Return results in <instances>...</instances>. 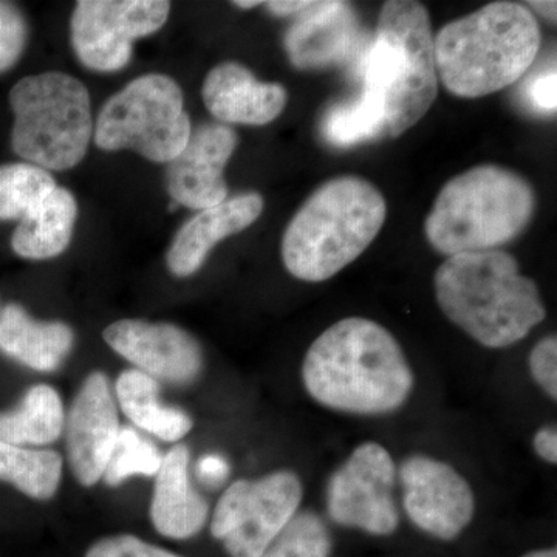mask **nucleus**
I'll return each instance as SVG.
<instances>
[{
  "label": "nucleus",
  "mask_w": 557,
  "mask_h": 557,
  "mask_svg": "<svg viewBox=\"0 0 557 557\" xmlns=\"http://www.w3.org/2000/svg\"><path fill=\"white\" fill-rule=\"evenodd\" d=\"M314 401L351 416H386L408 401L412 369L387 329L366 318H346L314 339L302 364Z\"/></svg>",
  "instance_id": "obj_1"
},
{
  "label": "nucleus",
  "mask_w": 557,
  "mask_h": 557,
  "mask_svg": "<svg viewBox=\"0 0 557 557\" xmlns=\"http://www.w3.org/2000/svg\"><path fill=\"white\" fill-rule=\"evenodd\" d=\"M434 284L443 313L485 347L515 346L547 314L537 285L498 249L450 256Z\"/></svg>",
  "instance_id": "obj_2"
},
{
  "label": "nucleus",
  "mask_w": 557,
  "mask_h": 557,
  "mask_svg": "<svg viewBox=\"0 0 557 557\" xmlns=\"http://www.w3.org/2000/svg\"><path fill=\"white\" fill-rule=\"evenodd\" d=\"M542 33L530 9L493 2L449 22L434 38L438 81L460 98L511 86L536 61Z\"/></svg>",
  "instance_id": "obj_3"
},
{
  "label": "nucleus",
  "mask_w": 557,
  "mask_h": 557,
  "mask_svg": "<svg viewBox=\"0 0 557 557\" xmlns=\"http://www.w3.org/2000/svg\"><path fill=\"white\" fill-rule=\"evenodd\" d=\"M387 203L368 180L338 177L319 186L292 219L282 259L293 276L324 282L370 247L386 222Z\"/></svg>",
  "instance_id": "obj_4"
},
{
  "label": "nucleus",
  "mask_w": 557,
  "mask_h": 557,
  "mask_svg": "<svg viewBox=\"0 0 557 557\" xmlns=\"http://www.w3.org/2000/svg\"><path fill=\"white\" fill-rule=\"evenodd\" d=\"M536 194L507 168L485 164L450 178L429 212V244L446 256L493 251L525 231Z\"/></svg>",
  "instance_id": "obj_5"
},
{
  "label": "nucleus",
  "mask_w": 557,
  "mask_h": 557,
  "mask_svg": "<svg viewBox=\"0 0 557 557\" xmlns=\"http://www.w3.org/2000/svg\"><path fill=\"white\" fill-rule=\"evenodd\" d=\"M10 106L17 156L51 171L81 163L91 137L90 97L81 81L61 72L27 76L11 89Z\"/></svg>",
  "instance_id": "obj_6"
},
{
  "label": "nucleus",
  "mask_w": 557,
  "mask_h": 557,
  "mask_svg": "<svg viewBox=\"0 0 557 557\" xmlns=\"http://www.w3.org/2000/svg\"><path fill=\"white\" fill-rule=\"evenodd\" d=\"M190 132L178 84L170 76L146 75L106 102L95 143L104 150L132 149L156 163H170L185 149Z\"/></svg>",
  "instance_id": "obj_7"
},
{
  "label": "nucleus",
  "mask_w": 557,
  "mask_h": 557,
  "mask_svg": "<svg viewBox=\"0 0 557 557\" xmlns=\"http://www.w3.org/2000/svg\"><path fill=\"white\" fill-rule=\"evenodd\" d=\"M302 496V483L292 471L237 480L218 502L211 534L230 557H260L298 515Z\"/></svg>",
  "instance_id": "obj_8"
},
{
  "label": "nucleus",
  "mask_w": 557,
  "mask_h": 557,
  "mask_svg": "<svg viewBox=\"0 0 557 557\" xmlns=\"http://www.w3.org/2000/svg\"><path fill=\"white\" fill-rule=\"evenodd\" d=\"M170 11L163 0H81L72 16L73 49L86 67L116 72L129 64L134 40L159 32Z\"/></svg>",
  "instance_id": "obj_9"
},
{
  "label": "nucleus",
  "mask_w": 557,
  "mask_h": 557,
  "mask_svg": "<svg viewBox=\"0 0 557 557\" xmlns=\"http://www.w3.org/2000/svg\"><path fill=\"white\" fill-rule=\"evenodd\" d=\"M379 21L401 50V81L387 104V137L397 138L416 126L437 98L434 35L428 10L413 0L384 3Z\"/></svg>",
  "instance_id": "obj_10"
},
{
  "label": "nucleus",
  "mask_w": 557,
  "mask_h": 557,
  "mask_svg": "<svg viewBox=\"0 0 557 557\" xmlns=\"http://www.w3.org/2000/svg\"><path fill=\"white\" fill-rule=\"evenodd\" d=\"M397 467L379 443L359 445L330 479L327 511L333 522L388 536L399 525L394 491Z\"/></svg>",
  "instance_id": "obj_11"
},
{
  "label": "nucleus",
  "mask_w": 557,
  "mask_h": 557,
  "mask_svg": "<svg viewBox=\"0 0 557 557\" xmlns=\"http://www.w3.org/2000/svg\"><path fill=\"white\" fill-rule=\"evenodd\" d=\"M409 519L431 536L453 541L471 523L474 491L445 461L412 456L399 469Z\"/></svg>",
  "instance_id": "obj_12"
},
{
  "label": "nucleus",
  "mask_w": 557,
  "mask_h": 557,
  "mask_svg": "<svg viewBox=\"0 0 557 557\" xmlns=\"http://www.w3.org/2000/svg\"><path fill=\"white\" fill-rule=\"evenodd\" d=\"M102 336L113 351L153 380L188 386L203 370L200 344L177 325L121 319Z\"/></svg>",
  "instance_id": "obj_13"
},
{
  "label": "nucleus",
  "mask_w": 557,
  "mask_h": 557,
  "mask_svg": "<svg viewBox=\"0 0 557 557\" xmlns=\"http://www.w3.org/2000/svg\"><path fill=\"white\" fill-rule=\"evenodd\" d=\"M120 429L109 376L90 373L81 384L64 424L70 469L81 485L89 487L100 482Z\"/></svg>",
  "instance_id": "obj_14"
},
{
  "label": "nucleus",
  "mask_w": 557,
  "mask_h": 557,
  "mask_svg": "<svg viewBox=\"0 0 557 557\" xmlns=\"http://www.w3.org/2000/svg\"><path fill=\"white\" fill-rule=\"evenodd\" d=\"M236 148V132L222 124L190 132L185 149L168 163V190L174 203L201 211L223 203L228 196L223 171Z\"/></svg>",
  "instance_id": "obj_15"
},
{
  "label": "nucleus",
  "mask_w": 557,
  "mask_h": 557,
  "mask_svg": "<svg viewBox=\"0 0 557 557\" xmlns=\"http://www.w3.org/2000/svg\"><path fill=\"white\" fill-rule=\"evenodd\" d=\"M358 17L346 2H311L285 35L295 67L324 69L358 57Z\"/></svg>",
  "instance_id": "obj_16"
},
{
  "label": "nucleus",
  "mask_w": 557,
  "mask_h": 557,
  "mask_svg": "<svg viewBox=\"0 0 557 557\" xmlns=\"http://www.w3.org/2000/svg\"><path fill=\"white\" fill-rule=\"evenodd\" d=\"M211 115L225 123L265 126L284 112L287 90L276 83H260L236 62H225L211 70L201 89Z\"/></svg>",
  "instance_id": "obj_17"
},
{
  "label": "nucleus",
  "mask_w": 557,
  "mask_h": 557,
  "mask_svg": "<svg viewBox=\"0 0 557 557\" xmlns=\"http://www.w3.org/2000/svg\"><path fill=\"white\" fill-rule=\"evenodd\" d=\"M262 211L263 199L258 193L242 194L203 209L178 231L168 251V269L177 277L193 276L220 240L247 230Z\"/></svg>",
  "instance_id": "obj_18"
},
{
  "label": "nucleus",
  "mask_w": 557,
  "mask_h": 557,
  "mask_svg": "<svg viewBox=\"0 0 557 557\" xmlns=\"http://www.w3.org/2000/svg\"><path fill=\"white\" fill-rule=\"evenodd\" d=\"M150 500V522L157 533L174 541L197 536L209 518L207 498L189 478V449L177 443L163 457Z\"/></svg>",
  "instance_id": "obj_19"
},
{
  "label": "nucleus",
  "mask_w": 557,
  "mask_h": 557,
  "mask_svg": "<svg viewBox=\"0 0 557 557\" xmlns=\"http://www.w3.org/2000/svg\"><path fill=\"white\" fill-rule=\"evenodd\" d=\"M75 344V333L64 322L33 319L20 304L0 311V351L36 372L61 368Z\"/></svg>",
  "instance_id": "obj_20"
},
{
  "label": "nucleus",
  "mask_w": 557,
  "mask_h": 557,
  "mask_svg": "<svg viewBox=\"0 0 557 557\" xmlns=\"http://www.w3.org/2000/svg\"><path fill=\"white\" fill-rule=\"evenodd\" d=\"M76 215L75 197L67 189L57 188L21 219L11 247L24 259L57 258L72 240Z\"/></svg>",
  "instance_id": "obj_21"
},
{
  "label": "nucleus",
  "mask_w": 557,
  "mask_h": 557,
  "mask_svg": "<svg viewBox=\"0 0 557 557\" xmlns=\"http://www.w3.org/2000/svg\"><path fill=\"white\" fill-rule=\"evenodd\" d=\"M115 398L135 426L161 442H180L193 429L188 413L160 401L159 381L137 369L124 370L116 379Z\"/></svg>",
  "instance_id": "obj_22"
},
{
  "label": "nucleus",
  "mask_w": 557,
  "mask_h": 557,
  "mask_svg": "<svg viewBox=\"0 0 557 557\" xmlns=\"http://www.w3.org/2000/svg\"><path fill=\"white\" fill-rule=\"evenodd\" d=\"M64 424L60 392L49 384H36L16 408L0 412V442L25 448L49 446L61 438Z\"/></svg>",
  "instance_id": "obj_23"
},
{
  "label": "nucleus",
  "mask_w": 557,
  "mask_h": 557,
  "mask_svg": "<svg viewBox=\"0 0 557 557\" xmlns=\"http://www.w3.org/2000/svg\"><path fill=\"white\" fill-rule=\"evenodd\" d=\"M64 460L57 450L25 448L0 442V482L10 483L35 500L57 496Z\"/></svg>",
  "instance_id": "obj_24"
},
{
  "label": "nucleus",
  "mask_w": 557,
  "mask_h": 557,
  "mask_svg": "<svg viewBox=\"0 0 557 557\" xmlns=\"http://www.w3.org/2000/svg\"><path fill=\"white\" fill-rule=\"evenodd\" d=\"M322 135L330 145L350 148L359 143L386 137V100L379 91L364 89L355 100L327 110Z\"/></svg>",
  "instance_id": "obj_25"
},
{
  "label": "nucleus",
  "mask_w": 557,
  "mask_h": 557,
  "mask_svg": "<svg viewBox=\"0 0 557 557\" xmlns=\"http://www.w3.org/2000/svg\"><path fill=\"white\" fill-rule=\"evenodd\" d=\"M57 189L53 177L30 163L0 166V220L24 218Z\"/></svg>",
  "instance_id": "obj_26"
},
{
  "label": "nucleus",
  "mask_w": 557,
  "mask_h": 557,
  "mask_svg": "<svg viewBox=\"0 0 557 557\" xmlns=\"http://www.w3.org/2000/svg\"><path fill=\"white\" fill-rule=\"evenodd\" d=\"M163 457L160 449L134 428H121L102 479L115 487L135 475L156 478Z\"/></svg>",
  "instance_id": "obj_27"
},
{
  "label": "nucleus",
  "mask_w": 557,
  "mask_h": 557,
  "mask_svg": "<svg viewBox=\"0 0 557 557\" xmlns=\"http://www.w3.org/2000/svg\"><path fill=\"white\" fill-rule=\"evenodd\" d=\"M332 541L322 519L298 512L260 557H330Z\"/></svg>",
  "instance_id": "obj_28"
},
{
  "label": "nucleus",
  "mask_w": 557,
  "mask_h": 557,
  "mask_svg": "<svg viewBox=\"0 0 557 557\" xmlns=\"http://www.w3.org/2000/svg\"><path fill=\"white\" fill-rule=\"evenodd\" d=\"M27 40V25L21 11L11 3L0 2V73L20 61Z\"/></svg>",
  "instance_id": "obj_29"
},
{
  "label": "nucleus",
  "mask_w": 557,
  "mask_h": 557,
  "mask_svg": "<svg viewBox=\"0 0 557 557\" xmlns=\"http://www.w3.org/2000/svg\"><path fill=\"white\" fill-rule=\"evenodd\" d=\"M86 557H182L132 534L102 537L87 549Z\"/></svg>",
  "instance_id": "obj_30"
},
{
  "label": "nucleus",
  "mask_w": 557,
  "mask_h": 557,
  "mask_svg": "<svg viewBox=\"0 0 557 557\" xmlns=\"http://www.w3.org/2000/svg\"><path fill=\"white\" fill-rule=\"evenodd\" d=\"M530 370L534 381L547 392L548 397L557 398V341L547 336L531 350Z\"/></svg>",
  "instance_id": "obj_31"
},
{
  "label": "nucleus",
  "mask_w": 557,
  "mask_h": 557,
  "mask_svg": "<svg viewBox=\"0 0 557 557\" xmlns=\"http://www.w3.org/2000/svg\"><path fill=\"white\" fill-rule=\"evenodd\" d=\"M556 70L542 73L528 86V101L542 113L556 112Z\"/></svg>",
  "instance_id": "obj_32"
},
{
  "label": "nucleus",
  "mask_w": 557,
  "mask_h": 557,
  "mask_svg": "<svg viewBox=\"0 0 557 557\" xmlns=\"http://www.w3.org/2000/svg\"><path fill=\"white\" fill-rule=\"evenodd\" d=\"M197 478L207 486H219L228 479L230 463L219 454H208L200 458L196 468Z\"/></svg>",
  "instance_id": "obj_33"
},
{
  "label": "nucleus",
  "mask_w": 557,
  "mask_h": 557,
  "mask_svg": "<svg viewBox=\"0 0 557 557\" xmlns=\"http://www.w3.org/2000/svg\"><path fill=\"white\" fill-rule=\"evenodd\" d=\"M534 449L537 456L548 463H557V432L555 428H544L534 435Z\"/></svg>",
  "instance_id": "obj_34"
},
{
  "label": "nucleus",
  "mask_w": 557,
  "mask_h": 557,
  "mask_svg": "<svg viewBox=\"0 0 557 557\" xmlns=\"http://www.w3.org/2000/svg\"><path fill=\"white\" fill-rule=\"evenodd\" d=\"M267 9L276 16H292V14L302 13L309 9L311 2H302V0H273L265 3Z\"/></svg>",
  "instance_id": "obj_35"
},
{
  "label": "nucleus",
  "mask_w": 557,
  "mask_h": 557,
  "mask_svg": "<svg viewBox=\"0 0 557 557\" xmlns=\"http://www.w3.org/2000/svg\"><path fill=\"white\" fill-rule=\"evenodd\" d=\"M528 7H531V9L536 10L539 14H541L544 20H547L549 22H553V24H556V11H557V3L556 2H528Z\"/></svg>",
  "instance_id": "obj_36"
},
{
  "label": "nucleus",
  "mask_w": 557,
  "mask_h": 557,
  "mask_svg": "<svg viewBox=\"0 0 557 557\" xmlns=\"http://www.w3.org/2000/svg\"><path fill=\"white\" fill-rule=\"evenodd\" d=\"M522 557H557L556 548L537 549V552L527 553Z\"/></svg>",
  "instance_id": "obj_37"
},
{
  "label": "nucleus",
  "mask_w": 557,
  "mask_h": 557,
  "mask_svg": "<svg viewBox=\"0 0 557 557\" xmlns=\"http://www.w3.org/2000/svg\"><path fill=\"white\" fill-rule=\"evenodd\" d=\"M262 2H234V5L240 7V9H255Z\"/></svg>",
  "instance_id": "obj_38"
}]
</instances>
